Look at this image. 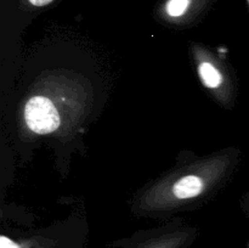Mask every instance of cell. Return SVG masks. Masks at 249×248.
Listing matches in <instances>:
<instances>
[{"label":"cell","instance_id":"cell-5","mask_svg":"<svg viewBox=\"0 0 249 248\" xmlns=\"http://www.w3.org/2000/svg\"><path fill=\"white\" fill-rule=\"evenodd\" d=\"M0 248H21L18 243L15 242L11 238L6 237V236H1L0 237Z\"/></svg>","mask_w":249,"mask_h":248},{"label":"cell","instance_id":"cell-6","mask_svg":"<svg viewBox=\"0 0 249 248\" xmlns=\"http://www.w3.org/2000/svg\"><path fill=\"white\" fill-rule=\"evenodd\" d=\"M28 1L31 2L33 6L43 7V6H46V5H49L50 2H53V0H28Z\"/></svg>","mask_w":249,"mask_h":248},{"label":"cell","instance_id":"cell-4","mask_svg":"<svg viewBox=\"0 0 249 248\" xmlns=\"http://www.w3.org/2000/svg\"><path fill=\"white\" fill-rule=\"evenodd\" d=\"M191 5V0H168L165 4V12L169 17L179 18L184 16Z\"/></svg>","mask_w":249,"mask_h":248},{"label":"cell","instance_id":"cell-2","mask_svg":"<svg viewBox=\"0 0 249 248\" xmlns=\"http://www.w3.org/2000/svg\"><path fill=\"white\" fill-rule=\"evenodd\" d=\"M53 95V88H46L27 99L23 106L26 128L36 135H50L60 131L68 123L67 97Z\"/></svg>","mask_w":249,"mask_h":248},{"label":"cell","instance_id":"cell-3","mask_svg":"<svg viewBox=\"0 0 249 248\" xmlns=\"http://www.w3.org/2000/svg\"><path fill=\"white\" fill-rule=\"evenodd\" d=\"M197 72L202 84L211 91H220L226 85L223 71L206 53L197 55Z\"/></svg>","mask_w":249,"mask_h":248},{"label":"cell","instance_id":"cell-1","mask_svg":"<svg viewBox=\"0 0 249 248\" xmlns=\"http://www.w3.org/2000/svg\"><path fill=\"white\" fill-rule=\"evenodd\" d=\"M229 165L230 157L224 155L190 165L151 187L141 198L140 206L148 211H160L198 198L221 181Z\"/></svg>","mask_w":249,"mask_h":248}]
</instances>
